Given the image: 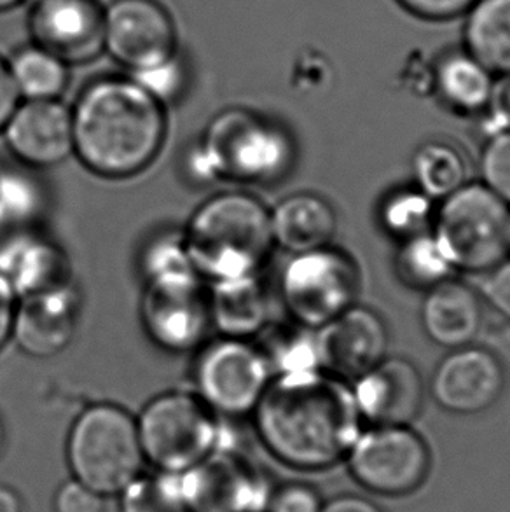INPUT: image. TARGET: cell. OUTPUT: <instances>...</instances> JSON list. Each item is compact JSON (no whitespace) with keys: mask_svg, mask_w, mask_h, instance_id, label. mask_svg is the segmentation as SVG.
I'll use <instances>...</instances> for the list:
<instances>
[{"mask_svg":"<svg viewBox=\"0 0 510 512\" xmlns=\"http://www.w3.org/2000/svg\"><path fill=\"white\" fill-rule=\"evenodd\" d=\"M252 420L269 455L299 472L343 464L364 429L352 385L320 369L273 376Z\"/></svg>","mask_w":510,"mask_h":512,"instance_id":"obj_1","label":"cell"},{"mask_svg":"<svg viewBox=\"0 0 510 512\" xmlns=\"http://www.w3.org/2000/svg\"><path fill=\"white\" fill-rule=\"evenodd\" d=\"M74 154L102 179L123 180L156 161L166 140L165 105L131 77L88 84L72 107Z\"/></svg>","mask_w":510,"mask_h":512,"instance_id":"obj_2","label":"cell"},{"mask_svg":"<svg viewBox=\"0 0 510 512\" xmlns=\"http://www.w3.org/2000/svg\"><path fill=\"white\" fill-rule=\"evenodd\" d=\"M180 235L194 270L207 282L261 273L275 247L271 210L245 191L208 198Z\"/></svg>","mask_w":510,"mask_h":512,"instance_id":"obj_3","label":"cell"},{"mask_svg":"<svg viewBox=\"0 0 510 512\" xmlns=\"http://www.w3.org/2000/svg\"><path fill=\"white\" fill-rule=\"evenodd\" d=\"M296 158L290 133L249 109L217 114L189 158L194 177L240 184H271L283 179Z\"/></svg>","mask_w":510,"mask_h":512,"instance_id":"obj_4","label":"cell"},{"mask_svg":"<svg viewBox=\"0 0 510 512\" xmlns=\"http://www.w3.org/2000/svg\"><path fill=\"white\" fill-rule=\"evenodd\" d=\"M65 457L72 479L105 499L119 497L147 465L135 416L114 402H97L79 413Z\"/></svg>","mask_w":510,"mask_h":512,"instance_id":"obj_5","label":"cell"},{"mask_svg":"<svg viewBox=\"0 0 510 512\" xmlns=\"http://www.w3.org/2000/svg\"><path fill=\"white\" fill-rule=\"evenodd\" d=\"M510 207L483 182H467L435 208L432 233L455 271L479 273L509 256Z\"/></svg>","mask_w":510,"mask_h":512,"instance_id":"obj_6","label":"cell"},{"mask_svg":"<svg viewBox=\"0 0 510 512\" xmlns=\"http://www.w3.org/2000/svg\"><path fill=\"white\" fill-rule=\"evenodd\" d=\"M135 420L152 471L184 474L222 446L219 416L198 394L172 390L156 395Z\"/></svg>","mask_w":510,"mask_h":512,"instance_id":"obj_7","label":"cell"},{"mask_svg":"<svg viewBox=\"0 0 510 512\" xmlns=\"http://www.w3.org/2000/svg\"><path fill=\"white\" fill-rule=\"evenodd\" d=\"M360 268L346 250L327 245L292 254L280 275L285 310L299 326L318 329L359 299Z\"/></svg>","mask_w":510,"mask_h":512,"instance_id":"obj_8","label":"cell"},{"mask_svg":"<svg viewBox=\"0 0 510 512\" xmlns=\"http://www.w3.org/2000/svg\"><path fill=\"white\" fill-rule=\"evenodd\" d=\"M432 462L425 437L411 425H367L345 458L353 481L383 499H404L421 490Z\"/></svg>","mask_w":510,"mask_h":512,"instance_id":"obj_9","label":"cell"},{"mask_svg":"<svg viewBox=\"0 0 510 512\" xmlns=\"http://www.w3.org/2000/svg\"><path fill=\"white\" fill-rule=\"evenodd\" d=\"M140 320L154 345L166 352H194L212 327L208 282L196 270L144 278Z\"/></svg>","mask_w":510,"mask_h":512,"instance_id":"obj_10","label":"cell"},{"mask_svg":"<svg viewBox=\"0 0 510 512\" xmlns=\"http://www.w3.org/2000/svg\"><path fill=\"white\" fill-rule=\"evenodd\" d=\"M271 378L266 355L250 340L221 336L198 348L194 360L196 394L217 416L252 415Z\"/></svg>","mask_w":510,"mask_h":512,"instance_id":"obj_11","label":"cell"},{"mask_svg":"<svg viewBox=\"0 0 510 512\" xmlns=\"http://www.w3.org/2000/svg\"><path fill=\"white\" fill-rule=\"evenodd\" d=\"M179 481L187 512H266L275 488L252 458L224 444Z\"/></svg>","mask_w":510,"mask_h":512,"instance_id":"obj_12","label":"cell"},{"mask_svg":"<svg viewBox=\"0 0 510 512\" xmlns=\"http://www.w3.org/2000/svg\"><path fill=\"white\" fill-rule=\"evenodd\" d=\"M104 49L137 72L177 53L175 25L156 0H114L104 9Z\"/></svg>","mask_w":510,"mask_h":512,"instance_id":"obj_13","label":"cell"},{"mask_svg":"<svg viewBox=\"0 0 510 512\" xmlns=\"http://www.w3.org/2000/svg\"><path fill=\"white\" fill-rule=\"evenodd\" d=\"M430 388L435 402L451 415H481L504 394V364L483 346L455 348L435 367Z\"/></svg>","mask_w":510,"mask_h":512,"instance_id":"obj_14","label":"cell"},{"mask_svg":"<svg viewBox=\"0 0 510 512\" xmlns=\"http://www.w3.org/2000/svg\"><path fill=\"white\" fill-rule=\"evenodd\" d=\"M390 333L380 313L353 305L317 329L318 362L324 373L355 381L388 355Z\"/></svg>","mask_w":510,"mask_h":512,"instance_id":"obj_15","label":"cell"},{"mask_svg":"<svg viewBox=\"0 0 510 512\" xmlns=\"http://www.w3.org/2000/svg\"><path fill=\"white\" fill-rule=\"evenodd\" d=\"M350 385L366 425H413L425 404L423 376L406 357L386 355Z\"/></svg>","mask_w":510,"mask_h":512,"instance_id":"obj_16","label":"cell"},{"mask_svg":"<svg viewBox=\"0 0 510 512\" xmlns=\"http://www.w3.org/2000/svg\"><path fill=\"white\" fill-rule=\"evenodd\" d=\"M7 149L32 168L62 165L74 154L72 109L56 100H25L4 126Z\"/></svg>","mask_w":510,"mask_h":512,"instance_id":"obj_17","label":"cell"},{"mask_svg":"<svg viewBox=\"0 0 510 512\" xmlns=\"http://www.w3.org/2000/svg\"><path fill=\"white\" fill-rule=\"evenodd\" d=\"M0 278L18 299L74 285L67 252L37 229L0 236Z\"/></svg>","mask_w":510,"mask_h":512,"instance_id":"obj_18","label":"cell"},{"mask_svg":"<svg viewBox=\"0 0 510 512\" xmlns=\"http://www.w3.org/2000/svg\"><path fill=\"white\" fill-rule=\"evenodd\" d=\"M30 27L63 62H90L104 49V9L97 0H35Z\"/></svg>","mask_w":510,"mask_h":512,"instance_id":"obj_19","label":"cell"},{"mask_svg":"<svg viewBox=\"0 0 510 512\" xmlns=\"http://www.w3.org/2000/svg\"><path fill=\"white\" fill-rule=\"evenodd\" d=\"M81 319L76 284L16 301L11 341L35 359L60 355L72 343Z\"/></svg>","mask_w":510,"mask_h":512,"instance_id":"obj_20","label":"cell"},{"mask_svg":"<svg viewBox=\"0 0 510 512\" xmlns=\"http://www.w3.org/2000/svg\"><path fill=\"white\" fill-rule=\"evenodd\" d=\"M483 299L458 278L451 277L425 292L420 322L428 340L455 350L472 345L483 327Z\"/></svg>","mask_w":510,"mask_h":512,"instance_id":"obj_21","label":"cell"},{"mask_svg":"<svg viewBox=\"0 0 510 512\" xmlns=\"http://www.w3.org/2000/svg\"><path fill=\"white\" fill-rule=\"evenodd\" d=\"M212 327L226 338L252 340L269 326L271 301L261 275L208 282Z\"/></svg>","mask_w":510,"mask_h":512,"instance_id":"obj_22","label":"cell"},{"mask_svg":"<svg viewBox=\"0 0 510 512\" xmlns=\"http://www.w3.org/2000/svg\"><path fill=\"white\" fill-rule=\"evenodd\" d=\"M271 231L275 245L290 254L322 249L338 233V214L320 194H289L271 210Z\"/></svg>","mask_w":510,"mask_h":512,"instance_id":"obj_23","label":"cell"},{"mask_svg":"<svg viewBox=\"0 0 510 512\" xmlns=\"http://www.w3.org/2000/svg\"><path fill=\"white\" fill-rule=\"evenodd\" d=\"M430 83L435 97L449 111L476 116L490 104L497 76L462 46L444 51L435 60Z\"/></svg>","mask_w":510,"mask_h":512,"instance_id":"obj_24","label":"cell"},{"mask_svg":"<svg viewBox=\"0 0 510 512\" xmlns=\"http://www.w3.org/2000/svg\"><path fill=\"white\" fill-rule=\"evenodd\" d=\"M463 18V48L495 76H510V0H477Z\"/></svg>","mask_w":510,"mask_h":512,"instance_id":"obj_25","label":"cell"},{"mask_svg":"<svg viewBox=\"0 0 510 512\" xmlns=\"http://www.w3.org/2000/svg\"><path fill=\"white\" fill-rule=\"evenodd\" d=\"M414 186L434 201L448 198L467 184V160L446 140H428L416 147L411 158Z\"/></svg>","mask_w":510,"mask_h":512,"instance_id":"obj_26","label":"cell"},{"mask_svg":"<svg viewBox=\"0 0 510 512\" xmlns=\"http://www.w3.org/2000/svg\"><path fill=\"white\" fill-rule=\"evenodd\" d=\"M7 65L25 100H56L69 83L67 62L39 44L21 49Z\"/></svg>","mask_w":510,"mask_h":512,"instance_id":"obj_27","label":"cell"},{"mask_svg":"<svg viewBox=\"0 0 510 512\" xmlns=\"http://www.w3.org/2000/svg\"><path fill=\"white\" fill-rule=\"evenodd\" d=\"M393 270L406 287L425 292L453 277L455 271L432 231L399 242Z\"/></svg>","mask_w":510,"mask_h":512,"instance_id":"obj_28","label":"cell"},{"mask_svg":"<svg viewBox=\"0 0 510 512\" xmlns=\"http://www.w3.org/2000/svg\"><path fill=\"white\" fill-rule=\"evenodd\" d=\"M44 208V189L32 175L0 167V236L35 229Z\"/></svg>","mask_w":510,"mask_h":512,"instance_id":"obj_29","label":"cell"},{"mask_svg":"<svg viewBox=\"0 0 510 512\" xmlns=\"http://www.w3.org/2000/svg\"><path fill=\"white\" fill-rule=\"evenodd\" d=\"M437 201L418 187H399L386 194L378 208V222L386 235L395 240L432 231Z\"/></svg>","mask_w":510,"mask_h":512,"instance_id":"obj_30","label":"cell"},{"mask_svg":"<svg viewBox=\"0 0 510 512\" xmlns=\"http://www.w3.org/2000/svg\"><path fill=\"white\" fill-rule=\"evenodd\" d=\"M261 334H266V345H259L266 355L271 371L276 374L317 371L318 362L317 329L299 326H268ZM322 371V369H320Z\"/></svg>","mask_w":510,"mask_h":512,"instance_id":"obj_31","label":"cell"},{"mask_svg":"<svg viewBox=\"0 0 510 512\" xmlns=\"http://www.w3.org/2000/svg\"><path fill=\"white\" fill-rule=\"evenodd\" d=\"M119 512H187L179 474H140L119 495Z\"/></svg>","mask_w":510,"mask_h":512,"instance_id":"obj_32","label":"cell"},{"mask_svg":"<svg viewBox=\"0 0 510 512\" xmlns=\"http://www.w3.org/2000/svg\"><path fill=\"white\" fill-rule=\"evenodd\" d=\"M130 77L165 105L177 100L186 88V65L180 60L179 53H175L166 60H161L137 72H131Z\"/></svg>","mask_w":510,"mask_h":512,"instance_id":"obj_33","label":"cell"},{"mask_svg":"<svg viewBox=\"0 0 510 512\" xmlns=\"http://www.w3.org/2000/svg\"><path fill=\"white\" fill-rule=\"evenodd\" d=\"M481 182L510 207V128L493 133L479 160Z\"/></svg>","mask_w":510,"mask_h":512,"instance_id":"obj_34","label":"cell"},{"mask_svg":"<svg viewBox=\"0 0 510 512\" xmlns=\"http://www.w3.org/2000/svg\"><path fill=\"white\" fill-rule=\"evenodd\" d=\"M140 264L144 278L172 271L194 270L180 233H165L154 238L145 247Z\"/></svg>","mask_w":510,"mask_h":512,"instance_id":"obj_35","label":"cell"},{"mask_svg":"<svg viewBox=\"0 0 510 512\" xmlns=\"http://www.w3.org/2000/svg\"><path fill=\"white\" fill-rule=\"evenodd\" d=\"M324 502L322 493L315 486L290 481L273 488L266 512H322Z\"/></svg>","mask_w":510,"mask_h":512,"instance_id":"obj_36","label":"cell"},{"mask_svg":"<svg viewBox=\"0 0 510 512\" xmlns=\"http://www.w3.org/2000/svg\"><path fill=\"white\" fill-rule=\"evenodd\" d=\"M53 512H105V497L76 479H69L55 492Z\"/></svg>","mask_w":510,"mask_h":512,"instance_id":"obj_37","label":"cell"},{"mask_svg":"<svg viewBox=\"0 0 510 512\" xmlns=\"http://www.w3.org/2000/svg\"><path fill=\"white\" fill-rule=\"evenodd\" d=\"M483 275V284L479 289L483 303L510 320V254Z\"/></svg>","mask_w":510,"mask_h":512,"instance_id":"obj_38","label":"cell"},{"mask_svg":"<svg viewBox=\"0 0 510 512\" xmlns=\"http://www.w3.org/2000/svg\"><path fill=\"white\" fill-rule=\"evenodd\" d=\"M406 13L423 21H451L463 18L477 0H395Z\"/></svg>","mask_w":510,"mask_h":512,"instance_id":"obj_39","label":"cell"},{"mask_svg":"<svg viewBox=\"0 0 510 512\" xmlns=\"http://www.w3.org/2000/svg\"><path fill=\"white\" fill-rule=\"evenodd\" d=\"M20 100V93L16 90L13 77L9 72V65L0 58V133L7 125L9 118L13 116L16 107L20 105Z\"/></svg>","mask_w":510,"mask_h":512,"instance_id":"obj_40","label":"cell"},{"mask_svg":"<svg viewBox=\"0 0 510 512\" xmlns=\"http://www.w3.org/2000/svg\"><path fill=\"white\" fill-rule=\"evenodd\" d=\"M322 512H385L373 499L355 493H343L331 500H325Z\"/></svg>","mask_w":510,"mask_h":512,"instance_id":"obj_41","label":"cell"},{"mask_svg":"<svg viewBox=\"0 0 510 512\" xmlns=\"http://www.w3.org/2000/svg\"><path fill=\"white\" fill-rule=\"evenodd\" d=\"M16 294L11 287L0 278V350L11 341L13 334L14 310H16Z\"/></svg>","mask_w":510,"mask_h":512,"instance_id":"obj_42","label":"cell"},{"mask_svg":"<svg viewBox=\"0 0 510 512\" xmlns=\"http://www.w3.org/2000/svg\"><path fill=\"white\" fill-rule=\"evenodd\" d=\"M0 512H25L20 493L11 486L0 485Z\"/></svg>","mask_w":510,"mask_h":512,"instance_id":"obj_43","label":"cell"},{"mask_svg":"<svg viewBox=\"0 0 510 512\" xmlns=\"http://www.w3.org/2000/svg\"><path fill=\"white\" fill-rule=\"evenodd\" d=\"M7 446V429L6 423H4V418L0 415V458L4 457V451H6Z\"/></svg>","mask_w":510,"mask_h":512,"instance_id":"obj_44","label":"cell"},{"mask_svg":"<svg viewBox=\"0 0 510 512\" xmlns=\"http://www.w3.org/2000/svg\"><path fill=\"white\" fill-rule=\"evenodd\" d=\"M21 2H25V0H0V11H6V9H11V7H16Z\"/></svg>","mask_w":510,"mask_h":512,"instance_id":"obj_45","label":"cell"},{"mask_svg":"<svg viewBox=\"0 0 510 512\" xmlns=\"http://www.w3.org/2000/svg\"><path fill=\"white\" fill-rule=\"evenodd\" d=\"M509 249H510V231H509Z\"/></svg>","mask_w":510,"mask_h":512,"instance_id":"obj_46","label":"cell"}]
</instances>
